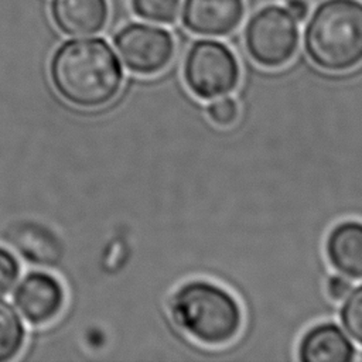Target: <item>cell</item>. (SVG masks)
<instances>
[{
    "label": "cell",
    "mask_w": 362,
    "mask_h": 362,
    "mask_svg": "<svg viewBox=\"0 0 362 362\" xmlns=\"http://www.w3.org/2000/svg\"><path fill=\"white\" fill-rule=\"evenodd\" d=\"M49 76L57 93L81 109H98L110 103L123 82L119 58L102 38L61 44L51 58Z\"/></svg>",
    "instance_id": "6da1fadb"
},
{
    "label": "cell",
    "mask_w": 362,
    "mask_h": 362,
    "mask_svg": "<svg viewBox=\"0 0 362 362\" xmlns=\"http://www.w3.org/2000/svg\"><path fill=\"white\" fill-rule=\"evenodd\" d=\"M168 311L180 331L206 346L232 342L243 325L242 307L233 294L206 280L181 284L170 297Z\"/></svg>",
    "instance_id": "7a4b0ae2"
},
{
    "label": "cell",
    "mask_w": 362,
    "mask_h": 362,
    "mask_svg": "<svg viewBox=\"0 0 362 362\" xmlns=\"http://www.w3.org/2000/svg\"><path fill=\"white\" fill-rule=\"evenodd\" d=\"M304 48L314 65L345 72L362 62V1L321 3L304 31Z\"/></svg>",
    "instance_id": "3957f363"
},
{
    "label": "cell",
    "mask_w": 362,
    "mask_h": 362,
    "mask_svg": "<svg viewBox=\"0 0 362 362\" xmlns=\"http://www.w3.org/2000/svg\"><path fill=\"white\" fill-rule=\"evenodd\" d=\"M182 75L185 85L197 98L212 100L238 86L240 68L235 54L225 44L201 40L188 49Z\"/></svg>",
    "instance_id": "277c9868"
},
{
    "label": "cell",
    "mask_w": 362,
    "mask_h": 362,
    "mask_svg": "<svg viewBox=\"0 0 362 362\" xmlns=\"http://www.w3.org/2000/svg\"><path fill=\"white\" fill-rule=\"evenodd\" d=\"M297 20L286 7L267 6L255 13L245 28L249 57L264 68L286 65L298 45Z\"/></svg>",
    "instance_id": "5b68a950"
},
{
    "label": "cell",
    "mask_w": 362,
    "mask_h": 362,
    "mask_svg": "<svg viewBox=\"0 0 362 362\" xmlns=\"http://www.w3.org/2000/svg\"><path fill=\"white\" fill-rule=\"evenodd\" d=\"M113 44L123 65L137 75L161 72L174 55L173 35L164 28L143 23L122 27Z\"/></svg>",
    "instance_id": "8992f818"
},
{
    "label": "cell",
    "mask_w": 362,
    "mask_h": 362,
    "mask_svg": "<svg viewBox=\"0 0 362 362\" xmlns=\"http://www.w3.org/2000/svg\"><path fill=\"white\" fill-rule=\"evenodd\" d=\"M13 301L25 321L33 325H42L59 314L64 307L65 291L52 274L30 272L18 281Z\"/></svg>",
    "instance_id": "52a82bcc"
},
{
    "label": "cell",
    "mask_w": 362,
    "mask_h": 362,
    "mask_svg": "<svg viewBox=\"0 0 362 362\" xmlns=\"http://www.w3.org/2000/svg\"><path fill=\"white\" fill-rule=\"evenodd\" d=\"M243 13V0H185L182 23L195 34L221 37L239 25Z\"/></svg>",
    "instance_id": "ba28073f"
},
{
    "label": "cell",
    "mask_w": 362,
    "mask_h": 362,
    "mask_svg": "<svg viewBox=\"0 0 362 362\" xmlns=\"http://www.w3.org/2000/svg\"><path fill=\"white\" fill-rule=\"evenodd\" d=\"M325 255L338 274L362 280V222L348 219L337 223L327 236Z\"/></svg>",
    "instance_id": "9c48e42d"
},
{
    "label": "cell",
    "mask_w": 362,
    "mask_h": 362,
    "mask_svg": "<svg viewBox=\"0 0 362 362\" xmlns=\"http://www.w3.org/2000/svg\"><path fill=\"white\" fill-rule=\"evenodd\" d=\"M354 358L352 341L334 322L311 327L298 344V359L303 362H351Z\"/></svg>",
    "instance_id": "30bf717a"
},
{
    "label": "cell",
    "mask_w": 362,
    "mask_h": 362,
    "mask_svg": "<svg viewBox=\"0 0 362 362\" xmlns=\"http://www.w3.org/2000/svg\"><path fill=\"white\" fill-rule=\"evenodd\" d=\"M51 16L68 35H92L103 30L109 17L107 0H52Z\"/></svg>",
    "instance_id": "8fae6325"
},
{
    "label": "cell",
    "mask_w": 362,
    "mask_h": 362,
    "mask_svg": "<svg viewBox=\"0 0 362 362\" xmlns=\"http://www.w3.org/2000/svg\"><path fill=\"white\" fill-rule=\"evenodd\" d=\"M25 328L14 307L0 298V362L10 361L21 351Z\"/></svg>",
    "instance_id": "7c38bea8"
},
{
    "label": "cell",
    "mask_w": 362,
    "mask_h": 362,
    "mask_svg": "<svg viewBox=\"0 0 362 362\" xmlns=\"http://www.w3.org/2000/svg\"><path fill=\"white\" fill-rule=\"evenodd\" d=\"M344 300L339 310L341 324L349 337L362 346V284L352 287Z\"/></svg>",
    "instance_id": "4fadbf2b"
},
{
    "label": "cell",
    "mask_w": 362,
    "mask_h": 362,
    "mask_svg": "<svg viewBox=\"0 0 362 362\" xmlns=\"http://www.w3.org/2000/svg\"><path fill=\"white\" fill-rule=\"evenodd\" d=\"M132 8L144 20L168 24L178 14L180 0H132Z\"/></svg>",
    "instance_id": "5bb4252c"
},
{
    "label": "cell",
    "mask_w": 362,
    "mask_h": 362,
    "mask_svg": "<svg viewBox=\"0 0 362 362\" xmlns=\"http://www.w3.org/2000/svg\"><path fill=\"white\" fill-rule=\"evenodd\" d=\"M239 116V106L236 100L230 96H219L212 99L208 106V117L211 122L219 127L232 126Z\"/></svg>",
    "instance_id": "9a60e30c"
},
{
    "label": "cell",
    "mask_w": 362,
    "mask_h": 362,
    "mask_svg": "<svg viewBox=\"0 0 362 362\" xmlns=\"http://www.w3.org/2000/svg\"><path fill=\"white\" fill-rule=\"evenodd\" d=\"M20 264L11 252L0 247V297L6 296L17 283Z\"/></svg>",
    "instance_id": "2e32d148"
},
{
    "label": "cell",
    "mask_w": 362,
    "mask_h": 362,
    "mask_svg": "<svg viewBox=\"0 0 362 362\" xmlns=\"http://www.w3.org/2000/svg\"><path fill=\"white\" fill-rule=\"evenodd\" d=\"M327 294L332 301H342L352 290L351 280L342 274H334L327 281Z\"/></svg>",
    "instance_id": "e0dca14e"
},
{
    "label": "cell",
    "mask_w": 362,
    "mask_h": 362,
    "mask_svg": "<svg viewBox=\"0 0 362 362\" xmlns=\"http://www.w3.org/2000/svg\"><path fill=\"white\" fill-rule=\"evenodd\" d=\"M286 8L297 21L304 20L308 13V4L305 0H287Z\"/></svg>",
    "instance_id": "ac0fdd59"
}]
</instances>
